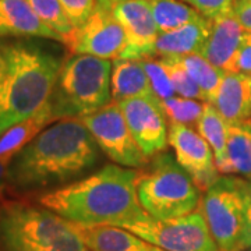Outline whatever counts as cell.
I'll return each instance as SVG.
<instances>
[{
  "label": "cell",
  "instance_id": "37",
  "mask_svg": "<svg viewBox=\"0 0 251 251\" xmlns=\"http://www.w3.org/2000/svg\"><path fill=\"white\" fill-rule=\"evenodd\" d=\"M243 125H246V127H247V128H249V130L251 131V119H250V120H247L246 123H243Z\"/></svg>",
  "mask_w": 251,
  "mask_h": 251
},
{
  "label": "cell",
  "instance_id": "15",
  "mask_svg": "<svg viewBox=\"0 0 251 251\" xmlns=\"http://www.w3.org/2000/svg\"><path fill=\"white\" fill-rule=\"evenodd\" d=\"M244 29L234 11L212 20V28L200 54L224 73L230 72L234 54L242 44Z\"/></svg>",
  "mask_w": 251,
  "mask_h": 251
},
{
  "label": "cell",
  "instance_id": "30",
  "mask_svg": "<svg viewBox=\"0 0 251 251\" xmlns=\"http://www.w3.org/2000/svg\"><path fill=\"white\" fill-rule=\"evenodd\" d=\"M184 3L190 4L208 20L224 16L226 13L232 11L234 6V0H183Z\"/></svg>",
  "mask_w": 251,
  "mask_h": 251
},
{
  "label": "cell",
  "instance_id": "16",
  "mask_svg": "<svg viewBox=\"0 0 251 251\" xmlns=\"http://www.w3.org/2000/svg\"><path fill=\"white\" fill-rule=\"evenodd\" d=\"M229 125H243L251 119V75L225 73L211 103Z\"/></svg>",
  "mask_w": 251,
  "mask_h": 251
},
{
  "label": "cell",
  "instance_id": "8",
  "mask_svg": "<svg viewBox=\"0 0 251 251\" xmlns=\"http://www.w3.org/2000/svg\"><path fill=\"white\" fill-rule=\"evenodd\" d=\"M123 227L165 251H221L201 208L166 221L147 215Z\"/></svg>",
  "mask_w": 251,
  "mask_h": 251
},
{
  "label": "cell",
  "instance_id": "20",
  "mask_svg": "<svg viewBox=\"0 0 251 251\" xmlns=\"http://www.w3.org/2000/svg\"><path fill=\"white\" fill-rule=\"evenodd\" d=\"M56 122L52 109L46 103L34 116L28 117L21 123L9 128L0 137V159L10 162L27 144H29L42 130Z\"/></svg>",
  "mask_w": 251,
  "mask_h": 251
},
{
  "label": "cell",
  "instance_id": "12",
  "mask_svg": "<svg viewBox=\"0 0 251 251\" xmlns=\"http://www.w3.org/2000/svg\"><path fill=\"white\" fill-rule=\"evenodd\" d=\"M169 145L176 161L202 191L221 177L211 145L191 126L169 122Z\"/></svg>",
  "mask_w": 251,
  "mask_h": 251
},
{
  "label": "cell",
  "instance_id": "36",
  "mask_svg": "<svg viewBox=\"0 0 251 251\" xmlns=\"http://www.w3.org/2000/svg\"><path fill=\"white\" fill-rule=\"evenodd\" d=\"M4 66H6V57H4V49H3V42H0V81L4 73Z\"/></svg>",
  "mask_w": 251,
  "mask_h": 251
},
{
  "label": "cell",
  "instance_id": "2",
  "mask_svg": "<svg viewBox=\"0 0 251 251\" xmlns=\"http://www.w3.org/2000/svg\"><path fill=\"white\" fill-rule=\"evenodd\" d=\"M137 177L138 169L108 163L77 181L39 194L36 201L72 224L123 227L148 215L137 198Z\"/></svg>",
  "mask_w": 251,
  "mask_h": 251
},
{
  "label": "cell",
  "instance_id": "14",
  "mask_svg": "<svg viewBox=\"0 0 251 251\" xmlns=\"http://www.w3.org/2000/svg\"><path fill=\"white\" fill-rule=\"evenodd\" d=\"M0 38H41L64 45V39L39 20L27 0H0Z\"/></svg>",
  "mask_w": 251,
  "mask_h": 251
},
{
  "label": "cell",
  "instance_id": "31",
  "mask_svg": "<svg viewBox=\"0 0 251 251\" xmlns=\"http://www.w3.org/2000/svg\"><path fill=\"white\" fill-rule=\"evenodd\" d=\"M244 218H243V233L239 244V251L251 250V180L242 177Z\"/></svg>",
  "mask_w": 251,
  "mask_h": 251
},
{
  "label": "cell",
  "instance_id": "19",
  "mask_svg": "<svg viewBox=\"0 0 251 251\" xmlns=\"http://www.w3.org/2000/svg\"><path fill=\"white\" fill-rule=\"evenodd\" d=\"M110 91L112 100L115 102L131 98L155 97L151 80L141 60L116 59L112 64Z\"/></svg>",
  "mask_w": 251,
  "mask_h": 251
},
{
  "label": "cell",
  "instance_id": "1",
  "mask_svg": "<svg viewBox=\"0 0 251 251\" xmlns=\"http://www.w3.org/2000/svg\"><path fill=\"white\" fill-rule=\"evenodd\" d=\"M100 152L81 119L57 120L9 162L7 190L39 196L67 186L95 169Z\"/></svg>",
  "mask_w": 251,
  "mask_h": 251
},
{
  "label": "cell",
  "instance_id": "18",
  "mask_svg": "<svg viewBox=\"0 0 251 251\" xmlns=\"http://www.w3.org/2000/svg\"><path fill=\"white\" fill-rule=\"evenodd\" d=\"M211 28L212 20L201 17L183 27L159 34L155 42L153 54L155 57H165L200 53L209 36Z\"/></svg>",
  "mask_w": 251,
  "mask_h": 251
},
{
  "label": "cell",
  "instance_id": "10",
  "mask_svg": "<svg viewBox=\"0 0 251 251\" xmlns=\"http://www.w3.org/2000/svg\"><path fill=\"white\" fill-rule=\"evenodd\" d=\"M67 48L73 54H90L99 59H120L127 48V36L112 11L99 7L87 23L75 28Z\"/></svg>",
  "mask_w": 251,
  "mask_h": 251
},
{
  "label": "cell",
  "instance_id": "38",
  "mask_svg": "<svg viewBox=\"0 0 251 251\" xmlns=\"http://www.w3.org/2000/svg\"><path fill=\"white\" fill-rule=\"evenodd\" d=\"M244 251H251V250H244Z\"/></svg>",
  "mask_w": 251,
  "mask_h": 251
},
{
  "label": "cell",
  "instance_id": "23",
  "mask_svg": "<svg viewBox=\"0 0 251 251\" xmlns=\"http://www.w3.org/2000/svg\"><path fill=\"white\" fill-rule=\"evenodd\" d=\"M150 4L159 34L173 31L202 17L183 0H150Z\"/></svg>",
  "mask_w": 251,
  "mask_h": 251
},
{
  "label": "cell",
  "instance_id": "3",
  "mask_svg": "<svg viewBox=\"0 0 251 251\" xmlns=\"http://www.w3.org/2000/svg\"><path fill=\"white\" fill-rule=\"evenodd\" d=\"M3 49L6 66L0 81V137L45 106L66 60L57 45L32 38L3 42Z\"/></svg>",
  "mask_w": 251,
  "mask_h": 251
},
{
  "label": "cell",
  "instance_id": "32",
  "mask_svg": "<svg viewBox=\"0 0 251 251\" xmlns=\"http://www.w3.org/2000/svg\"><path fill=\"white\" fill-rule=\"evenodd\" d=\"M229 73H242L251 75V32H244L242 44L234 54Z\"/></svg>",
  "mask_w": 251,
  "mask_h": 251
},
{
  "label": "cell",
  "instance_id": "6",
  "mask_svg": "<svg viewBox=\"0 0 251 251\" xmlns=\"http://www.w3.org/2000/svg\"><path fill=\"white\" fill-rule=\"evenodd\" d=\"M135 191L144 211L159 221L191 214L202 200V190L168 151L155 155L138 171Z\"/></svg>",
  "mask_w": 251,
  "mask_h": 251
},
{
  "label": "cell",
  "instance_id": "7",
  "mask_svg": "<svg viewBox=\"0 0 251 251\" xmlns=\"http://www.w3.org/2000/svg\"><path fill=\"white\" fill-rule=\"evenodd\" d=\"M201 211L221 251H239L243 233L242 179L221 176L204 191Z\"/></svg>",
  "mask_w": 251,
  "mask_h": 251
},
{
  "label": "cell",
  "instance_id": "27",
  "mask_svg": "<svg viewBox=\"0 0 251 251\" xmlns=\"http://www.w3.org/2000/svg\"><path fill=\"white\" fill-rule=\"evenodd\" d=\"M159 60L163 64L165 70L168 73L169 78L172 81V85L175 88L176 95L183 97V98H191L198 99V100H204V95L200 90L196 81L193 80L188 73L180 66L179 63H176L171 56H165V57H159Z\"/></svg>",
  "mask_w": 251,
  "mask_h": 251
},
{
  "label": "cell",
  "instance_id": "22",
  "mask_svg": "<svg viewBox=\"0 0 251 251\" xmlns=\"http://www.w3.org/2000/svg\"><path fill=\"white\" fill-rule=\"evenodd\" d=\"M172 59L188 73V75L196 81L200 90L208 103H212L219 85L222 82L225 73L215 67L200 53L183 54V56H171Z\"/></svg>",
  "mask_w": 251,
  "mask_h": 251
},
{
  "label": "cell",
  "instance_id": "35",
  "mask_svg": "<svg viewBox=\"0 0 251 251\" xmlns=\"http://www.w3.org/2000/svg\"><path fill=\"white\" fill-rule=\"evenodd\" d=\"M120 1H125V0H98V6L99 7H103V9H112V6H115L116 3H120Z\"/></svg>",
  "mask_w": 251,
  "mask_h": 251
},
{
  "label": "cell",
  "instance_id": "11",
  "mask_svg": "<svg viewBox=\"0 0 251 251\" xmlns=\"http://www.w3.org/2000/svg\"><path fill=\"white\" fill-rule=\"evenodd\" d=\"M126 122L144 155L151 159L169 145L168 116L155 97L131 98L117 102Z\"/></svg>",
  "mask_w": 251,
  "mask_h": 251
},
{
  "label": "cell",
  "instance_id": "29",
  "mask_svg": "<svg viewBox=\"0 0 251 251\" xmlns=\"http://www.w3.org/2000/svg\"><path fill=\"white\" fill-rule=\"evenodd\" d=\"M74 28H80L98 9V0H60Z\"/></svg>",
  "mask_w": 251,
  "mask_h": 251
},
{
  "label": "cell",
  "instance_id": "34",
  "mask_svg": "<svg viewBox=\"0 0 251 251\" xmlns=\"http://www.w3.org/2000/svg\"><path fill=\"white\" fill-rule=\"evenodd\" d=\"M7 166L9 162L1 161L0 159V194L7 190V184H6V179H7Z\"/></svg>",
  "mask_w": 251,
  "mask_h": 251
},
{
  "label": "cell",
  "instance_id": "9",
  "mask_svg": "<svg viewBox=\"0 0 251 251\" xmlns=\"http://www.w3.org/2000/svg\"><path fill=\"white\" fill-rule=\"evenodd\" d=\"M81 120L99 150L113 163L130 169H143L150 163L131 134L117 102L112 100L97 112L81 117Z\"/></svg>",
  "mask_w": 251,
  "mask_h": 251
},
{
  "label": "cell",
  "instance_id": "21",
  "mask_svg": "<svg viewBox=\"0 0 251 251\" xmlns=\"http://www.w3.org/2000/svg\"><path fill=\"white\" fill-rule=\"evenodd\" d=\"M196 128L200 134L211 145L215 155L216 168L221 175L230 176L232 168L227 156V137H229V123L221 116L211 103H205L202 115L198 119Z\"/></svg>",
  "mask_w": 251,
  "mask_h": 251
},
{
  "label": "cell",
  "instance_id": "24",
  "mask_svg": "<svg viewBox=\"0 0 251 251\" xmlns=\"http://www.w3.org/2000/svg\"><path fill=\"white\" fill-rule=\"evenodd\" d=\"M227 156L232 173L251 180V131L246 125H229Z\"/></svg>",
  "mask_w": 251,
  "mask_h": 251
},
{
  "label": "cell",
  "instance_id": "28",
  "mask_svg": "<svg viewBox=\"0 0 251 251\" xmlns=\"http://www.w3.org/2000/svg\"><path fill=\"white\" fill-rule=\"evenodd\" d=\"M141 63L144 64V69L151 80L153 94L156 98L159 100H163V99L176 95L171 78L159 60V57H148V59L141 60Z\"/></svg>",
  "mask_w": 251,
  "mask_h": 251
},
{
  "label": "cell",
  "instance_id": "25",
  "mask_svg": "<svg viewBox=\"0 0 251 251\" xmlns=\"http://www.w3.org/2000/svg\"><path fill=\"white\" fill-rule=\"evenodd\" d=\"M27 1L39 20L56 34L62 36L64 39V45H67L75 28L67 17L60 0H27Z\"/></svg>",
  "mask_w": 251,
  "mask_h": 251
},
{
  "label": "cell",
  "instance_id": "17",
  "mask_svg": "<svg viewBox=\"0 0 251 251\" xmlns=\"http://www.w3.org/2000/svg\"><path fill=\"white\" fill-rule=\"evenodd\" d=\"M75 227L91 251H165L125 227L110 225H75Z\"/></svg>",
  "mask_w": 251,
  "mask_h": 251
},
{
  "label": "cell",
  "instance_id": "26",
  "mask_svg": "<svg viewBox=\"0 0 251 251\" xmlns=\"http://www.w3.org/2000/svg\"><path fill=\"white\" fill-rule=\"evenodd\" d=\"M161 103L169 122L191 126L197 125L198 119L204 112L206 102L175 95L161 100Z\"/></svg>",
  "mask_w": 251,
  "mask_h": 251
},
{
  "label": "cell",
  "instance_id": "33",
  "mask_svg": "<svg viewBox=\"0 0 251 251\" xmlns=\"http://www.w3.org/2000/svg\"><path fill=\"white\" fill-rule=\"evenodd\" d=\"M233 11L243 29L251 32V0H234Z\"/></svg>",
  "mask_w": 251,
  "mask_h": 251
},
{
  "label": "cell",
  "instance_id": "13",
  "mask_svg": "<svg viewBox=\"0 0 251 251\" xmlns=\"http://www.w3.org/2000/svg\"><path fill=\"white\" fill-rule=\"evenodd\" d=\"M112 14L127 36V48L120 59L144 60L155 57L153 49L159 36L150 0H125L112 6Z\"/></svg>",
  "mask_w": 251,
  "mask_h": 251
},
{
  "label": "cell",
  "instance_id": "4",
  "mask_svg": "<svg viewBox=\"0 0 251 251\" xmlns=\"http://www.w3.org/2000/svg\"><path fill=\"white\" fill-rule=\"evenodd\" d=\"M0 251H91L75 225L39 204L0 206Z\"/></svg>",
  "mask_w": 251,
  "mask_h": 251
},
{
  "label": "cell",
  "instance_id": "5",
  "mask_svg": "<svg viewBox=\"0 0 251 251\" xmlns=\"http://www.w3.org/2000/svg\"><path fill=\"white\" fill-rule=\"evenodd\" d=\"M110 60L90 54L66 57L48 100L56 122L81 119L110 103Z\"/></svg>",
  "mask_w": 251,
  "mask_h": 251
}]
</instances>
